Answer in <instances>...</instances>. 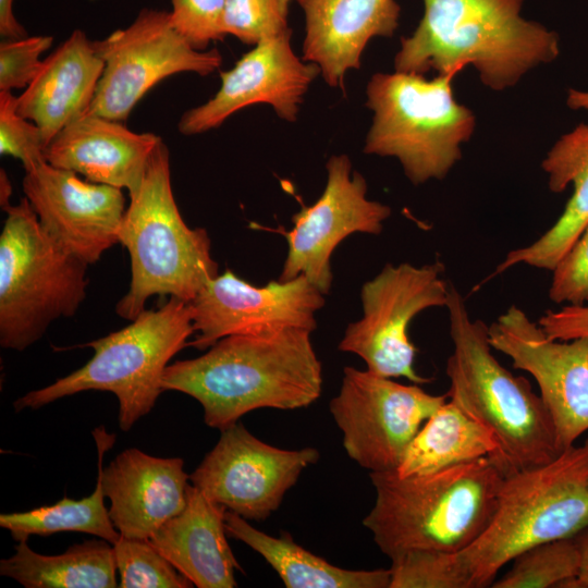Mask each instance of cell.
Listing matches in <instances>:
<instances>
[{
	"label": "cell",
	"mask_w": 588,
	"mask_h": 588,
	"mask_svg": "<svg viewBox=\"0 0 588 588\" xmlns=\"http://www.w3.org/2000/svg\"><path fill=\"white\" fill-rule=\"evenodd\" d=\"M98 450V477L94 492L81 500L66 495L52 505H44L21 513L0 515V526L10 531L14 540H27L29 536H50L57 532L75 531L94 535L113 544L120 532L115 529L109 509L105 505L101 468L105 452L111 449L115 436L109 434L103 426L93 431Z\"/></svg>",
	"instance_id": "cell-28"
},
{
	"label": "cell",
	"mask_w": 588,
	"mask_h": 588,
	"mask_svg": "<svg viewBox=\"0 0 588 588\" xmlns=\"http://www.w3.org/2000/svg\"><path fill=\"white\" fill-rule=\"evenodd\" d=\"M444 266L385 265L360 290L363 316L350 323L339 350L359 356L367 370L385 378H405L415 384L429 383L414 368L416 347L408 335L412 320L433 307H446L450 284Z\"/></svg>",
	"instance_id": "cell-10"
},
{
	"label": "cell",
	"mask_w": 588,
	"mask_h": 588,
	"mask_svg": "<svg viewBox=\"0 0 588 588\" xmlns=\"http://www.w3.org/2000/svg\"><path fill=\"white\" fill-rule=\"evenodd\" d=\"M292 0H225L223 28L246 45L289 29L287 14Z\"/></svg>",
	"instance_id": "cell-31"
},
{
	"label": "cell",
	"mask_w": 588,
	"mask_h": 588,
	"mask_svg": "<svg viewBox=\"0 0 588 588\" xmlns=\"http://www.w3.org/2000/svg\"><path fill=\"white\" fill-rule=\"evenodd\" d=\"M292 30L255 45L229 70L220 73L221 86L207 102L186 110L179 123L191 136L219 127L230 115L254 103H269L289 122L296 120L299 105L319 65L304 63L291 48Z\"/></svg>",
	"instance_id": "cell-18"
},
{
	"label": "cell",
	"mask_w": 588,
	"mask_h": 588,
	"mask_svg": "<svg viewBox=\"0 0 588 588\" xmlns=\"http://www.w3.org/2000/svg\"><path fill=\"white\" fill-rule=\"evenodd\" d=\"M310 333L290 328L224 336L199 357L169 364L162 389L194 397L205 424L220 431L255 409L307 407L322 391Z\"/></svg>",
	"instance_id": "cell-1"
},
{
	"label": "cell",
	"mask_w": 588,
	"mask_h": 588,
	"mask_svg": "<svg viewBox=\"0 0 588 588\" xmlns=\"http://www.w3.org/2000/svg\"><path fill=\"white\" fill-rule=\"evenodd\" d=\"M369 476L376 501L363 525L390 560L469 547L490 524L505 478L490 457L420 476L400 477L396 470Z\"/></svg>",
	"instance_id": "cell-3"
},
{
	"label": "cell",
	"mask_w": 588,
	"mask_h": 588,
	"mask_svg": "<svg viewBox=\"0 0 588 588\" xmlns=\"http://www.w3.org/2000/svg\"><path fill=\"white\" fill-rule=\"evenodd\" d=\"M162 138L136 133L120 121L86 112L65 125L49 143L46 161L85 180L135 194Z\"/></svg>",
	"instance_id": "cell-20"
},
{
	"label": "cell",
	"mask_w": 588,
	"mask_h": 588,
	"mask_svg": "<svg viewBox=\"0 0 588 588\" xmlns=\"http://www.w3.org/2000/svg\"><path fill=\"white\" fill-rule=\"evenodd\" d=\"M512 562L491 587L566 588L578 574L580 555L574 538L567 537L531 547Z\"/></svg>",
	"instance_id": "cell-29"
},
{
	"label": "cell",
	"mask_w": 588,
	"mask_h": 588,
	"mask_svg": "<svg viewBox=\"0 0 588 588\" xmlns=\"http://www.w3.org/2000/svg\"><path fill=\"white\" fill-rule=\"evenodd\" d=\"M105 68L103 60L81 29L47 58L29 85L17 96V112L34 122L49 145L69 123L91 105Z\"/></svg>",
	"instance_id": "cell-22"
},
{
	"label": "cell",
	"mask_w": 588,
	"mask_h": 588,
	"mask_svg": "<svg viewBox=\"0 0 588 588\" xmlns=\"http://www.w3.org/2000/svg\"><path fill=\"white\" fill-rule=\"evenodd\" d=\"M580 555L579 571L566 588H588V526L573 536Z\"/></svg>",
	"instance_id": "cell-38"
},
{
	"label": "cell",
	"mask_w": 588,
	"mask_h": 588,
	"mask_svg": "<svg viewBox=\"0 0 588 588\" xmlns=\"http://www.w3.org/2000/svg\"><path fill=\"white\" fill-rule=\"evenodd\" d=\"M193 333L191 302L170 297L158 309H144L123 329L84 344L95 353L83 367L27 392L14 402V409H37L79 392L107 391L119 401L120 428L128 431L154 408L170 359L187 346Z\"/></svg>",
	"instance_id": "cell-7"
},
{
	"label": "cell",
	"mask_w": 588,
	"mask_h": 588,
	"mask_svg": "<svg viewBox=\"0 0 588 588\" xmlns=\"http://www.w3.org/2000/svg\"><path fill=\"white\" fill-rule=\"evenodd\" d=\"M0 235V345L24 351L86 296L88 264L57 245L26 197L2 208Z\"/></svg>",
	"instance_id": "cell-9"
},
{
	"label": "cell",
	"mask_w": 588,
	"mask_h": 588,
	"mask_svg": "<svg viewBox=\"0 0 588 588\" xmlns=\"http://www.w3.org/2000/svg\"><path fill=\"white\" fill-rule=\"evenodd\" d=\"M120 588H191L194 585L148 540L123 536L112 544Z\"/></svg>",
	"instance_id": "cell-30"
},
{
	"label": "cell",
	"mask_w": 588,
	"mask_h": 588,
	"mask_svg": "<svg viewBox=\"0 0 588 588\" xmlns=\"http://www.w3.org/2000/svg\"><path fill=\"white\" fill-rule=\"evenodd\" d=\"M93 44L105 68L87 112L120 122L162 79L183 72L207 76L222 64L219 50L194 49L166 10L143 9L127 27Z\"/></svg>",
	"instance_id": "cell-11"
},
{
	"label": "cell",
	"mask_w": 588,
	"mask_h": 588,
	"mask_svg": "<svg viewBox=\"0 0 588 588\" xmlns=\"http://www.w3.org/2000/svg\"><path fill=\"white\" fill-rule=\"evenodd\" d=\"M191 304L197 335L187 345L206 350L233 334L290 328L313 332L324 297L304 274L255 286L228 269L211 279Z\"/></svg>",
	"instance_id": "cell-16"
},
{
	"label": "cell",
	"mask_w": 588,
	"mask_h": 588,
	"mask_svg": "<svg viewBox=\"0 0 588 588\" xmlns=\"http://www.w3.org/2000/svg\"><path fill=\"white\" fill-rule=\"evenodd\" d=\"M170 21L174 29L196 50L223 40L225 0H171Z\"/></svg>",
	"instance_id": "cell-33"
},
{
	"label": "cell",
	"mask_w": 588,
	"mask_h": 588,
	"mask_svg": "<svg viewBox=\"0 0 588 588\" xmlns=\"http://www.w3.org/2000/svg\"><path fill=\"white\" fill-rule=\"evenodd\" d=\"M117 572L112 544L103 539L73 544L58 555L37 553L22 540L13 555L0 561V574L26 588H114Z\"/></svg>",
	"instance_id": "cell-27"
},
{
	"label": "cell",
	"mask_w": 588,
	"mask_h": 588,
	"mask_svg": "<svg viewBox=\"0 0 588 588\" xmlns=\"http://www.w3.org/2000/svg\"><path fill=\"white\" fill-rule=\"evenodd\" d=\"M327 184L310 206L293 215V229L279 232L287 241V255L279 281L304 274L323 295L332 284L331 255L353 233L378 235L391 216L388 205L369 200L364 176L352 171L346 155L327 161Z\"/></svg>",
	"instance_id": "cell-15"
},
{
	"label": "cell",
	"mask_w": 588,
	"mask_h": 588,
	"mask_svg": "<svg viewBox=\"0 0 588 588\" xmlns=\"http://www.w3.org/2000/svg\"><path fill=\"white\" fill-rule=\"evenodd\" d=\"M22 186L44 231L65 252L90 265L119 243L126 209L121 188L48 162L25 171Z\"/></svg>",
	"instance_id": "cell-17"
},
{
	"label": "cell",
	"mask_w": 588,
	"mask_h": 588,
	"mask_svg": "<svg viewBox=\"0 0 588 588\" xmlns=\"http://www.w3.org/2000/svg\"><path fill=\"white\" fill-rule=\"evenodd\" d=\"M449 313L452 354L446 362L448 396L488 429L498 451L491 458L504 476L556 458L554 427L529 381L507 370L492 354L488 326L473 319L451 283Z\"/></svg>",
	"instance_id": "cell-4"
},
{
	"label": "cell",
	"mask_w": 588,
	"mask_h": 588,
	"mask_svg": "<svg viewBox=\"0 0 588 588\" xmlns=\"http://www.w3.org/2000/svg\"><path fill=\"white\" fill-rule=\"evenodd\" d=\"M305 13L303 59L319 65L326 83L344 90L345 73L359 69L377 36L392 37L401 7L395 0H295Z\"/></svg>",
	"instance_id": "cell-21"
},
{
	"label": "cell",
	"mask_w": 588,
	"mask_h": 588,
	"mask_svg": "<svg viewBox=\"0 0 588 588\" xmlns=\"http://www.w3.org/2000/svg\"><path fill=\"white\" fill-rule=\"evenodd\" d=\"M0 35L2 39L27 36L26 29L14 15L13 0H0Z\"/></svg>",
	"instance_id": "cell-37"
},
{
	"label": "cell",
	"mask_w": 588,
	"mask_h": 588,
	"mask_svg": "<svg viewBox=\"0 0 588 588\" xmlns=\"http://www.w3.org/2000/svg\"><path fill=\"white\" fill-rule=\"evenodd\" d=\"M541 167L551 192L573 185V194L555 223L529 245L509 252L494 274L518 265L552 272L588 225V124L562 135Z\"/></svg>",
	"instance_id": "cell-24"
},
{
	"label": "cell",
	"mask_w": 588,
	"mask_h": 588,
	"mask_svg": "<svg viewBox=\"0 0 588 588\" xmlns=\"http://www.w3.org/2000/svg\"><path fill=\"white\" fill-rule=\"evenodd\" d=\"M320 453L283 450L250 433L241 421L221 430L215 448L189 475L194 487L247 520H264Z\"/></svg>",
	"instance_id": "cell-14"
},
{
	"label": "cell",
	"mask_w": 588,
	"mask_h": 588,
	"mask_svg": "<svg viewBox=\"0 0 588 588\" xmlns=\"http://www.w3.org/2000/svg\"><path fill=\"white\" fill-rule=\"evenodd\" d=\"M422 1L416 29L401 39L396 72L443 75L473 66L485 86L502 91L560 54L558 33L522 16L524 0Z\"/></svg>",
	"instance_id": "cell-2"
},
{
	"label": "cell",
	"mask_w": 588,
	"mask_h": 588,
	"mask_svg": "<svg viewBox=\"0 0 588 588\" xmlns=\"http://www.w3.org/2000/svg\"><path fill=\"white\" fill-rule=\"evenodd\" d=\"M588 526V438L552 462L505 476L497 510L466 549L448 553L453 588L491 587L525 550Z\"/></svg>",
	"instance_id": "cell-5"
},
{
	"label": "cell",
	"mask_w": 588,
	"mask_h": 588,
	"mask_svg": "<svg viewBox=\"0 0 588 588\" xmlns=\"http://www.w3.org/2000/svg\"><path fill=\"white\" fill-rule=\"evenodd\" d=\"M457 74L432 79L396 71L373 74L366 102L373 117L364 152L396 158L414 185L443 180L476 127L473 111L455 99Z\"/></svg>",
	"instance_id": "cell-8"
},
{
	"label": "cell",
	"mask_w": 588,
	"mask_h": 588,
	"mask_svg": "<svg viewBox=\"0 0 588 588\" xmlns=\"http://www.w3.org/2000/svg\"><path fill=\"white\" fill-rule=\"evenodd\" d=\"M48 144L41 130L17 112V97L0 90V152L19 159L29 171L47 162Z\"/></svg>",
	"instance_id": "cell-32"
},
{
	"label": "cell",
	"mask_w": 588,
	"mask_h": 588,
	"mask_svg": "<svg viewBox=\"0 0 588 588\" xmlns=\"http://www.w3.org/2000/svg\"><path fill=\"white\" fill-rule=\"evenodd\" d=\"M183 465L180 457H156L132 448L101 468L109 515L121 536L147 540L184 510L189 475Z\"/></svg>",
	"instance_id": "cell-19"
},
{
	"label": "cell",
	"mask_w": 588,
	"mask_h": 588,
	"mask_svg": "<svg viewBox=\"0 0 588 588\" xmlns=\"http://www.w3.org/2000/svg\"><path fill=\"white\" fill-rule=\"evenodd\" d=\"M225 509L193 485L184 510L147 539L198 588L236 587L241 569L226 540Z\"/></svg>",
	"instance_id": "cell-23"
},
{
	"label": "cell",
	"mask_w": 588,
	"mask_h": 588,
	"mask_svg": "<svg viewBox=\"0 0 588 588\" xmlns=\"http://www.w3.org/2000/svg\"><path fill=\"white\" fill-rule=\"evenodd\" d=\"M537 322L552 340L588 335V305H563L561 309L547 310Z\"/></svg>",
	"instance_id": "cell-36"
},
{
	"label": "cell",
	"mask_w": 588,
	"mask_h": 588,
	"mask_svg": "<svg viewBox=\"0 0 588 588\" xmlns=\"http://www.w3.org/2000/svg\"><path fill=\"white\" fill-rule=\"evenodd\" d=\"M224 526L229 537L258 552L287 588H390V568L353 571L335 566L298 546L287 532L272 537L231 511H225Z\"/></svg>",
	"instance_id": "cell-25"
},
{
	"label": "cell",
	"mask_w": 588,
	"mask_h": 588,
	"mask_svg": "<svg viewBox=\"0 0 588 588\" xmlns=\"http://www.w3.org/2000/svg\"><path fill=\"white\" fill-rule=\"evenodd\" d=\"M446 397L347 366L329 408L347 455L370 471H385L397 469L422 424Z\"/></svg>",
	"instance_id": "cell-12"
},
{
	"label": "cell",
	"mask_w": 588,
	"mask_h": 588,
	"mask_svg": "<svg viewBox=\"0 0 588 588\" xmlns=\"http://www.w3.org/2000/svg\"><path fill=\"white\" fill-rule=\"evenodd\" d=\"M488 333L492 348L537 382L559 451L575 445L588 431V335L552 340L516 305L488 326Z\"/></svg>",
	"instance_id": "cell-13"
},
{
	"label": "cell",
	"mask_w": 588,
	"mask_h": 588,
	"mask_svg": "<svg viewBox=\"0 0 588 588\" xmlns=\"http://www.w3.org/2000/svg\"><path fill=\"white\" fill-rule=\"evenodd\" d=\"M119 243L127 248L132 267L130 289L115 307L126 320H134L154 295L192 302L218 275L207 231L189 228L179 211L163 140L152 152L138 191L130 196Z\"/></svg>",
	"instance_id": "cell-6"
},
{
	"label": "cell",
	"mask_w": 588,
	"mask_h": 588,
	"mask_svg": "<svg viewBox=\"0 0 588 588\" xmlns=\"http://www.w3.org/2000/svg\"><path fill=\"white\" fill-rule=\"evenodd\" d=\"M51 36L7 38L0 42V90L26 88L38 72L41 54L52 45Z\"/></svg>",
	"instance_id": "cell-34"
},
{
	"label": "cell",
	"mask_w": 588,
	"mask_h": 588,
	"mask_svg": "<svg viewBox=\"0 0 588 588\" xmlns=\"http://www.w3.org/2000/svg\"><path fill=\"white\" fill-rule=\"evenodd\" d=\"M497 451L492 433L450 399L420 427L396 474L427 475L482 457L493 458Z\"/></svg>",
	"instance_id": "cell-26"
},
{
	"label": "cell",
	"mask_w": 588,
	"mask_h": 588,
	"mask_svg": "<svg viewBox=\"0 0 588 588\" xmlns=\"http://www.w3.org/2000/svg\"><path fill=\"white\" fill-rule=\"evenodd\" d=\"M11 185L9 179L3 170L0 173V200L1 207L4 208L10 205Z\"/></svg>",
	"instance_id": "cell-40"
},
{
	"label": "cell",
	"mask_w": 588,
	"mask_h": 588,
	"mask_svg": "<svg viewBox=\"0 0 588 588\" xmlns=\"http://www.w3.org/2000/svg\"><path fill=\"white\" fill-rule=\"evenodd\" d=\"M566 105L572 110L588 111V90L569 89L566 98Z\"/></svg>",
	"instance_id": "cell-39"
},
{
	"label": "cell",
	"mask_w": 588,
	"mask_h": 588,
	"mask_svg": "<svg viewBox=\"0 0 588 588\" xmlns=\"http://www.w3.org/2000/svg\"><path fill=\"white\" fill-rule=\"evenodd\" d=\"M548 296L560 305H588V225L553 269Z\"/></svg>",
	"instance_id": "cell-35"
}]
</instances>
